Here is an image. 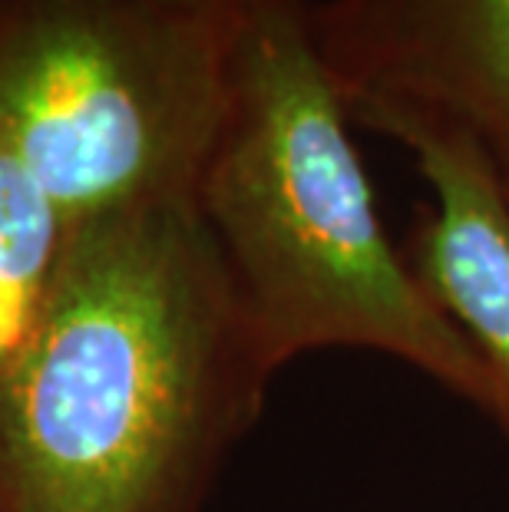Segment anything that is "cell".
Listing matches in <instances>:
<instances>
[{
	"mask_svg": "<svg viewBox=\"0 0 509 512\" xmlns=\"http://www.w3.org/2000/svg\"><path fill=\"white\" fill-rule=\"evenodd\" d=\"M272 377L196 195L73 225L0 377V512H202Z\"/></svg>",
	"mask_w": 509,
	"mask_h": 512,
	"instance_id": "6da1fadb",
	"label": "cell"
},
{
	"mask_svg": "<svg viewBox=\"0 0 509 512\" xmlns=\"http://www.w3.org/2000/svg\"><path fill=\"white\" fill-rule=\"evenodd\" d=\"M348 100L298 10L238 0L225 106L196 205L268 364L381 351L496 417L467 341L433 308L377 212Z\"/></svg>",
	"mask_w": 509,
	"mask_h": 512,
	"instance_id": "7a4b0ae2",
	"label": "cell"
},
{
	"mask_svg": "<svg viewBox=\"0 0 509 512\" xmlns=\"http://www.w3.org/2000/svg\"><path fill=\"white\" fill-rule=\"evenodd\" d=\"M235 7L43 0L7 14L0 149L70 225L196 195Z\"/></svg>",
	"mask_w": 509,
	"mask_h": 512,
	"instance_id": "3957f363",
	"label": "cell"
},
{
	"mask_svg": "<svg viewBox=\"0 0 509 512\" xmlns=\"http://www.w3.org/2000/svg\"><path fill=\"white\" fill-rule=\"evenodd\" d=\"M367 126L400 139L433 189V209L410 248V268L493 387L496 423L509 433V192L480 136L440 110L351 96Z\"/></svg>",
	"mask_w": 509,
	"mask_h": 512,
	"instance_id": "277c9868",
	"label": "cell"
},
{
	"mask_svg": "<svg viewBox=\"0 0 509 512\" xmlns=\"http://www.w3.org/2000/svg\"><path fill=\"white\" fill-rule=\"evenodd\" d=\"M424 34L351 96H391L430 106L480 136L509 169V0H437Z\"/></svg>",
	"mask_w": 509,
	"mask_h": 512,
	"instance_id": "5b68a950",
	"label": "cell"
},
{
	"mask_svg": "<svg viewBox=\"0 0 509 512\" xmlns=\"http://www.w3.org/2000/svg\"><path fill=\"white\" fill-rule=\"evenodd\" d=\"M70 228L40 185L0 149V377L47 311Z\"/></svg>",
	"mask_w": 509,
	"mask_h": 512,
	"instance_id": "8992f818",
	"label": "cell"
},
{
	"mask_svg": "<svg viewBox=\"0 0 509 512\" xmlns=\"http://www.w3.org/2000/svg\"><path fill=\"white\" fill-rule=\"evenodd\" d=\"M169 4L196 7V10H232L238 0H169Z\"/></svg>",
	"mask_w": 509,
	"mask_h": 512,
	"instance_id": "52a82bcc",
	"label": "cell"
},
{
	"mask_svg": "<svg viewBox=\"0 0 509 512\" xmlns=\"http://www.w3.org/2000/svg\"><path fill=\"white\" fill-rule=\"evenodd\" d=\"M503 179H506V192H509V169L503 172Z\"/></svg>",
	"mask_w": 509,
	"mask_h": 512,
	"instance_id": "ba28073f",
	"label": "cell"
}]
</instances>
